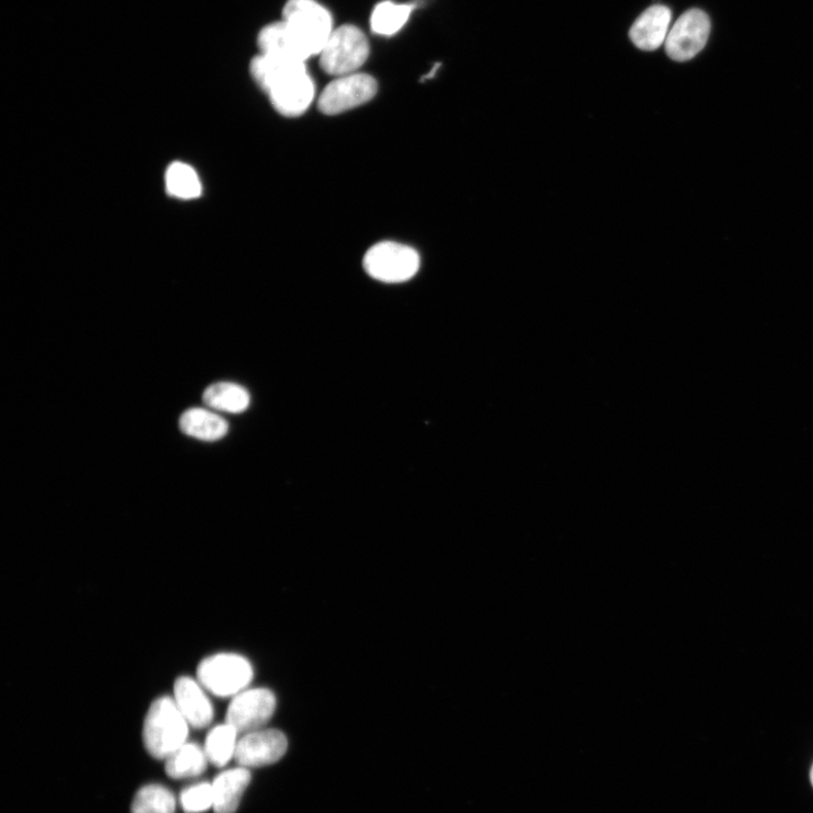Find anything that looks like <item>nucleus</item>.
Here are the masks:
<instances>
[{
	"mask_svg": "<svg viewBox=\"0 0 813 813\" xmlns=\"http://www.w3.org/2000/svg\"><path fill=\"white\" fill-rule=\"evenodd\" d=\"M251 73L282 116H302L314 101L315 85L305 61L259 54L251 63Z\"/></svg>",
	"mask_w": 813,
	"mask_h": 813,
	"instance_id": "f257e3e1",
	"label": "nucleus"
},
{
	"mask_svg": "<svg viewBox=\"0 0 813 813\" xmlns=\"http://www.w3.org/2000/svg\"><path fill=\"white\" fill-rule=\"evenodd\" d=\"M189 723L171 697L158 698L150 707L144 722V745L150 755L165 760L187 744Z\"/></svg>",
	"mask_w": 813,
	"mask_h": 813,
	"instance_id": "f03ea898",
	"label": "nucleus"
},
{
	"mask_svg": "<svg viewBox=\"0 0 813 813\" xmlns=\"http://www.w3.org/2000/svg\"><path fill=\"white\" fill-rule=\"evenodd\" d=\"M282 21L309 59L321 55L335 30L330 12L316 0H289Z\"/></svg>",
	"mask_w": 813,
	"mask_h": 813,
	"instance_id": "7ed1b4c3",
	"label": "nucleus"
},
{
	"mask_svg": "<svg viewBox=\"0 0 813 813\" xmlns=\"http://www.w3.org/2000/svg\"><path fill=\"white\" fill-rule=\"evenodd\" d=\"M320 56L326 74L335 78L356 74L370 56L369 40L359 27L341 25L334 30Z\"/></svg>",
	"mask_w": 813,
	"mask_h": 813,
	"instance_id": "20e7f679",
	"label": "nucleus"
},
{
	"mask_svg": "<svg viewBox=\"0 0 813 813\" xmlns=\"http://www.w3.org/2000/svg\"><path fill=\"white\" fill-rule=\"evenodd\" d=\"M198 682L219 697H234L251 685L254 669L249 661L234 653L206 658L198 666Z\"/></svg>",
	"mask_w": 813,
	"mask_h": 813,
	"instance_id": "39448f33",
	"label": "nucleus"
},
{
	"mask_svg": "<svg viewBox=\"0 0 813 813\" xmlns=\"http://www.w3.org/2000/svg\"><path fill=\"white\" fill-rule=\"evenodd\" d=\"M363 266L374 279L387 284L408 281L419 270L420 258L413 247L392 241L380 242L367 253Z\"/></svg>",
	"mask_w": 813,
	"mask_h": 813,
	"instance_id": "423d86ee",
	"label": "nucleus"
},
{
	"mask_svg": "<svg viewBox=\"0 0 813 813\" xmlns=\"http://www.w3.org/2000/svg\"><path fill=\"white\" fill-rule=\"evenodd\" d=\"M376 92L378 83L369 74L359 72L336 78L317 100V108L327 116L340 115L370 102Z\"/></svg>",
	"mask_w": 813,
	"mask_h": 813,
	"instance_id": "0eeeda50",
	"label": "nucleus"
},
{
	"mask_svg": "<svg viewBox=\"0 0 813 813\" xmlns=\"http://www.w3.org/2000/svg\"><path fill=\"white\" fill-rule=\"evenodd\" d=\"M711 22L700 10L684 13L670 28L665 40L666 55L678 62H685L698 55L709 40Z\"/></svg>",
	"mask_w": 813,
	"mask_h": 813,
	"instance_id": "6e6552de",
	"label": "nucleus"
},
{
	"mask_svg": "<svg viewBox=\"0 0 813 813\" xmlns=\"http://www.w3.org/2000/svg\"><path fill=\"white\" fill-rule=\"evenodd\" d=\"M276 704V697L269 689H245L233 697L227 713V723L244 734L260 730L272 718Z\"/></svg>",
	"mask_w": 813,
	"mask_h": 813,
	"instance_id": "1a4fd4ad",
	"label": "nucleus"
},
{
	"mask_svg": "<svg viewBox=\"0 0 813 813\" xmlns=\"http://www.w3.org/2000/svg\"><path fill=\"white\" fill-rule=\"evenodd\" d=\"M289 740L276 729H260L245 733L236 748L235 759L241 767L258 768L270 766L286 756Z\"/></svg>",
	"mask_w": 813,
	"mask_h": 813,
	"instance_id": "9d476101",
	"label": "nucleus"
},
{
	"mask_svg": "<svg viewBox=\"0 0 813 813\" xmlns=\"http://www.w3.org/2000/svg\"><path fill=\"white\" fill-rule=\"evenodd\" d=\"M199 682L190 677H181L174 684L175 704L190 727L202 729L214 718L213 705L207 697Z\"/></svg>",
	"mask_w": 813,
	"mask_h": 813,
	"instance_id": "9b49d317",
	"label": "nucleus"
},
{
	"mask_svg": "<svg viewBox=\"0 0 813 813\" xmlns=\"http://www.w3.org/2000/svg\"><path fill=\"white\" fill-rule=\"evenodd\" d=\"M671 18V10L664 5L648 9L629 30L634 46L644 51L659 49L667 38Z\"/></svg>",
	"mask_w": 813,
	"mask_h": 813,
	"instance_id": "f8f14e48",
	"label": "nucleus"
},
{
	"mask_svg": "<svg viewBox=\"0 0 813 813\" xmlns=\"http://www.w3.org/2000/svg\"><path fill=\"white\" fill-rule=\"evenodd\" d=\"M251 782L252 773L247 768L240 766L221 773L211 783L216 813H235Z\"/></svg>",
	"mask_w": 813,
	"mask_h": 813,
	"instance_id": "ddd939ff",
	"label": "nucleus"
},
{
	"mask_svg": "<svg viewBox=\"0 0 813 813\" xmlns=\"http://www.w3.org/2000/svg\"><path fill=\"white\" fill-rule=\"evenodd\" d=\"M179 423L186 435L205 442L219 441L229 432V423L223 417L204 408L188 409Z\"/></svg>",
	"mask_w": 813,
	"mask_h": 813,
	"instance_id": "4468645a",
	"label": "nucleus"
},
{
	"mask_svg": "<svg viewBox=\"0 0 813 813\" xmlns=\"http://www.w3.org/2000/svg\"><path fill=\"white\" fill-rule=\"evenodd\" d=\"M259 54L305 61L309 59L284 21L265 26L258 35Z\"/></svg>",
	"mask_w": 813,
	"mask_h": 813,
	"instance_id": "2eb2a0df",
	"label": "nucleus"
},
{
	"mask_svg": "<svg viewBox=\"0 0 813 813\" xmlns=\"http://www.w3.org/2000/svg\"><path fill=\"white\" fill-rule=\"evenodd\" d=\"M204 404L216 410L242 414L249 408L251 394L246 388L231 382H219L206 388L202 396Z\"/></svg>",
	"mask_w": 813,
	"mask_h": 813,
	"instance_id": "dca6fc26",
	"label": "nucleus"
},
{
	"mask_svg": "<svg viewBox=\"0 0 813 813\" xmlns=\"http://www.w3.org/2000/svg\"><path fill=\"white\" fill-rule=\"evenodd\" d=\"M207 762L205 751L187 742L165 759V771L174 780L191 779L205 771Z\"/></svg>",
	"mask_w": 813,
	"mask_h": 813,
	"instance_id": "f3484780",
	"label": "nucleus"
},
{
	"mask_svg": "<svg viewBox=\"0 0 813 813\" xmlns=\"http://www.w3.org/2000/svg\"><path fill=\"white\" fill-rule=\"evenodd\" d=\"M239 732L229 723L216 727L211 730L205 742V753L209 763L217 767L227 766L235 758L239 744Z\"/></svg>",
	"mask_w": 813,
	"mask_h": 813,
	"instance_id": "a211bd4d",
	"label": "nucleus"
},
{
	"mask_svg": "<svg viewBox=\"0 0 813 813\" xmlns=\"http://www.w3.org/2000/svg\"><path fill=\"white\" fill-rule=\"evenodd\" d=\"M415 5L396 4L385 0L376 5L371 15V28L378 35L392 37L408 22Z\"/></svg>",
	"mask_w": 813,
	"mask_h": 813,
	"instance_id": "6ab92c4d",
	"label": "nucleus"
},
{
	"mask_svg": "<svg viewBox=\"0 0 813 813\" xmlns=\"http://www.w3.org/2000/svg\"><path fill=\"white\" fill-rule=\"evenodd\" d=\"M167 193L179 199H195L201 195V184L196 171L185 163L170 165L165 175Z\"/></svg>",
	"mask_w": 813,
	"mask_h": 813,
	"instance_id": "aec40b11",
	"label": "nucleus"
},
{
	"mask_svg": "<svg viewBox=\"0 0 813 813\" xmlns=\"http://www.w3.org/2000/svg\"><path fill=\"white\" fill-rule=\"evenodd\" d=\"M175 798L169 789L151 785L137 792L131 803V813H175Z\"/></svg>",
	"mask_w": 813,
	"mask_h": 813,
	"instance_id": "412c9836",
	"label": "nucleus"
},
{
	"mask_svg": "<svg viewBox=\"0 0 813 813\" xmlns=\"http://www.w3.org/2000/svg\"><path fill=\"white\" fill-rule=\"evenodd\" d=\"M187 813H201L214 806L213 786L199 783L186 789L181 797Z\"/></svg>",
	"mask_w": 813,
	"mask_h": 813,
	"instance_id": "4be33fe9",
	"label": "nucleus"
},
{
	"mask_svg": "<svg viewBox=\"0 0 813 813\" xmlns=\"http://www.w3.org/2000/svg\"><path fill=\"white\" fill-rule=\"evenodd\" d=\"M440 63H435L434 68L431 70L430 74L422 78V80H429L435 77L438 69L440 68Z\"/></svg>",
	"mask_w": 813,
	"mask_h": 813,
	"instance_id": "5701e85b",
	"label": "nucleus"
},
{
	"mask_svg": "<svg viewBox=\"0 0 813 813\" xmlns=\"http://www.w3.org/2000/svg\"><path fill=\"white\" fill-rule=\"evenodd\" d=\"M811 777H812V783H813V768H812V775H811Z\"/></svg>",
	"mask_w": 813,
	"mask_h": 813,
	"instance_id": "b1692460",
	"label": "nucleus"
}]
</instances>
